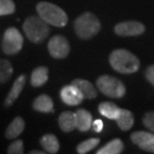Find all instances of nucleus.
Here are the masks:
<instances>
[{
    "label": "nucleus",
    "instance_id": "obj_1",
    "mask_svg": "<svg viewBox=\"0 0 154 154\" xmlns=\"http://www.w3.org/2000/svg\"><path fill=\"white\" fill-rule=\"evenodd\" d=\"M110 65L115 71L122 74L135 73L140 67V61L133 53L126 49H116L109 56Z\"/></svg>",
    "mask_w": 154,
    "mask_h": 154
},
{
    "label": "nucleus",
    "instance_id": "obj_2",
    "mask_svg": "<svg viewBox=\"0 0 154 154\" xmlns=\"http://www.w3.org/2000/svg\"><path fill=\"white\" fill-rule=\"evenodd\" d=\"M36 10L39 16L45 22L55 27H64L67 24L68 17L65 11L59 6L49 2H39L36 6Z\"/></svg>",
    "mask_w": 154,
    "mask_h": 154
},
{
    "label": "nucleus",
    "instance_id": "obj_3",
    "mask_svg": "<svg viewBox=\"0 0 154 154\" xmlns=\"http://www.w3.org/2000/svg\"><path fill=\"white\" fill-rule=\"evenodd\" d=\"M48 25L40 16H30L24 21L23 30L30 41L41 43L48 37L50 32Z\"/></svg>",
    "mask_w": 154,
    "mask_h": 154
},
{
    "label": "nucleus",
    "instance_id": "obj_4",
    "mask_svg": "<svg viewBox=\"0 0 154 154\" xmlns=\"http://www.w3.org/2000/svg\"><path fill=\"white\" fill-rule=\"evenodd\" d=\"M74 29L79 38L89 39L100 31L101 24L93 13L85 12L76 18L74 22Z\"/></svg>",
    "mask_w": 154,
    "mask_h": 154
},
{
    "label": "nucleus",
    "instance_id": "obj_5",
    "mask_svg": "<svg viewBox=\"0 0 154 154\" xmlns=\"http://www.w3.org/2000/svg\"><path fill=\"white\" fill-rule=\"evenodd\" d=\"M101 93L111 98H121L126 93V87L118 78L110 75H102L96 81Z\"/></svg>",
    "mask_w": 154,
    "mask_h": 154
},
{
    "label": "nucleus",
    "instance_id": "obj_6",
    "mask_svg": "<svg viewBox=\"0 0 154 154\" xmlns=\"http://www.w3.org/2000/svg\"><path fill=\"white\" fill-rule=\"evenodd\" d=\"M23 46V36L17 28L10 27L5 31L2 40V49L4 53L13 55L18 53Z\"/></svg>",
    "mask_w": 154,
    "mask_h": 154
},
{
    "label": "nucleus",
    "instance_id": "obj_7",
    "mask_svg": "<svg viewBox=\"0 0 154 154\" xmlns=\"http://www.w3.org/2000/svg\"><path fill=\"white\" fill-rule=\"evenodd\" d=\"M48 51L53 58L63 59L68 56L70 52L69 42L64 36L55 35L48 42Z\"/></svg>",
    "mask_w": 154,
    "mask_h": 154
},
{
    "label": "nucleus",
    "instance_id": "obj_8",
    "mask_svg": "<svg viewBox=\"0 0 154 154\" xmlns=\"http://www.w3.org/2000/svg\"><path fill=\"white\" fill-rule=\"evenodd\" d=\"M114 31L117 35L122 37H130V36L141 35L145 31V26L139 21H124L116 24Z\"/></svg>",
    "mask_w": 154,
    "mask_h": 154
},
{
    "label": "nucleus",
    "instance_id": "obj_9",
    "mask_svg": "<svg viewBox=\"0 0 154 154\" xmlns=\"http://www.w3.org/2000/svg\"><path fill=\"white\" fill-rule=\"evenodd\" d=\"M131 141L139 147L140 149L145 151L154 153V134L153 132L146 131H136L131 134Z\"/></svg>",
    "mask_w": 154,
    "mask_h": 154
},
{
    "label": "nucleus",
    "instance_id": "obj_10",
    "mask_svg": "<svg viewBox=\"0 0 154 154\" xmlns=\"http://www.w3.org/2000/svg\"><path fill=\"white\" fill-rule=\"evenodd\" d=\"M60 98L64 103L69 106H76L80 104L84 99L80 91L77 89L76 86L73 84L66 85L61 89Z\"/></svg>",
    "mask_w": 154,
    "mask_h": 154
},
{
    "label": "nucleus",
    "instance_id": "obj_11",
    "mask_svg": "<svg viewBox=\"0 0 154 154\" xmlns=\"http://www.w3.org/2000/svg\"><path fill=\"white\" fill-rule=\"evenodd\" d=\"M25 82H26L25 75L22 74L17 77L16 80H15L13 83V85H12L10 91H9L7 97H6V99H5V102H4L5 107H10L12 104L16 101L17 98L19 97L21 91H22L24 85H25Z\"/></svg>",
    "mask_w": 154,
    "mask_h": 154
},
{
    "label": "nucleus",
    "instance_id": "obj_12",
    "mask_svg": "<svg viewBox=\"0 0 154 154\" xmlns=\"http://www.w3.org/2000/svg\"><path fill=\"white\" fill-rule=\"evenodd\" d=\"M71 84L76 86L77 89L80 91V93L82 94V96L86 98V99H93L97 96V90L96 88L92 85V83L85 79L77 78L72 81Z\"/></svg>",
    "mask_w": 154,
    "mask_h": 154
},
{
    "label": "nucleus",
    "instance_id": "obj_13",
    "mask_svg": "<svg viewBox=\"0 0 154 154\" xmlns=\"http://www.w3.org/2000/svg\"><path fill=\"white\" fill-rule=\"evenodd\" d=\"M60 129L64 132H71L76 128L77 121H76V113L71 111L62 112L58 118Z\"/></svg>",
    "mask_w": 154,
    "mask_h": 154
},
{
    "label": "nucleus",
    "instance_id": "obj_14",
    "mask_svg": "<svg viewBox=\"0 0 154 154\" xmlns=\"http://www.w3.org/2000/svg\"><path fill=\"white\" fill-rule=\"evenodd\" d=\"M76 113V128L81 132H86L92 126V115L85 109H78Z\"/></svg>",
    "mask_w": 154,
    "mask_h": 154
},
{
    "label": "nucleus",
    "instance_id": "obj_15",
    "mask_svg": "<svg viewBox=\"0 0 154 154\" xmlns=\"http://www.w3.org/2000/svg\"><path fill=\"white\" fill-rule=\"evenodd\" d=\"M25 127V122L21 117H16L13 119L5 131V136L7 139H14L22 133Z\"/></svg>",
    "mask_w": 154,
    "mask_h": 154
},
{
    "label": "nucleus",
    "instance_id": "obj_16",
    "mask_svg": "<svg viewBox=\"0 0 154 154\" xmlns=\"http://www.w3.org/2000/svg\"><path fill=\"white\" fill-rule=\"evenodd\" d=\"M33 108L36 111L43 112V113H48V112H53V101L48 95L42 94L38 96L33 102Z\"/></svg>",
    "mask_w": 154,
    "mask_h": 154
},
{
    "label": "nucleus",
    "instance_id": "obj_17",
    "mask_svg": "<svg viewBox=\"0 0 154 154\" xmlns=\"http://www.w3.org/2000/svg\"><path fill=\"white\" fill-rule=\"evenodd\" d=\"M118 127L123 131H128L134 124L133 114L127 109H121L118 117L115 119Z\"/></svg>",
    "mask_w": 154,
    "mask_h": 154
},
{
    "label": "nucleus",
    "instance_id": "obj_18",
    "mask_svg": "<svg viewBox=\"0 0 154 154\" xmlns=\"http://www.w3.org/2000/svg\"><path fill=\"white\" fill-rule=\"evenodd\" d=\"M120 109L118 106L113 102H109V101H105L99 104L98 106V111L102 116L106 117L108 119H116L120 113Z\"/></svg>",
    "mask_w": 154,
    "mask_h": 154
},
{
    "label": "nucleus",
    "instance_id": "obj_19",
    "mask_svg": "<svg viewBox=\"0 0 154 154\" xmlns=\"http://www.w3.org/2000/svg\"><path fill=\"white\" fill-rule=\"evenodd\" d=\"M40 144L47 153H57L59 150V142L57 137L53 134H45L40 139Z\"/></svg>",
    "mask_w": 154,
    "mask_h": 154
},
{
    "label": "nucleus",
    "instance_id": "obj_20",
    "mask_svg": "<svg viewBox=\"0 0 154 154\" xmlns=\"http://www.w3.org/2000/svg\"><path fill=\"white\" fill-rule=\"evenodd\" d=\"M48 80V69L45 66H40L33 70L31 73V85L34 87H40L44 85Z\"/></svg>",
    "mask_w": 154,
    "mask_h": 154
},
{
    "label": "nucleus",
    "instance_id": "obj_21",
    "mask_svg": "<svg viewBox=\"0 0 154 154\" xmlns=\"http://www.w3.org/2000/svg\"><path fill=\"white\" fill-rule=\"evenodd\" d=\"M124 145L121 139H113L109 141L105 146H103L102 148H100L97 151V154H119L123 151Z\"/></svg>",
    "mask_w": 154,
    "mask_h": 154
},
{
    "label": "nucleus",
    "instance_id": "obj_22",
    "mask_svg": "<svg viewBox=\"0 0 154 154\" xmlns=\"http://www.w3.org/2000/svg\"><path fill=\"white\" fill-rule=\"evenodd\" d=\"M13 73V68L8 60L0 59V83L8 81Z\"/></svg>",
    "mask_w": 154,
    "mask_h": 154
},
{
    "label": "nucleus",
    "instance_id": "obj_23",
    "mask_svg": "<svg viewBox=\"0 0 154 154\" xmlns=\"http://www.w3.org/2000/svg\"><path fill=\"white\" fill-rule=\"evenodd\" d=\"M100 142L99 138H90L85 141H83L77 146V152L79 154H84L89 151H91L92 149H94Z\"/></svg>",
    "mask_w": 154,
    "mask_h": 154
},
{
    "label": "nucleus",
    "instance_id": "obj_24",
    "mask_svg": "<svg viewBox=\"0 0 154 154\" xmlns=\"http://www.w3.org/2000/svg\"><path fill=\"white\" fill-rule=\"evenodd\" d=\"M15 12V4L13 0H0V16L9 15Z\"/></svg>",
    "mask_w": 154,
    "mask_h": 154
},
{
    "label": "nucleus",
    "instance_id": "obj_25",
    "mask_svg": "<svg viewBox=\"0 0 154 154\" xmlns=\"http://www.w3.org/2000/svg\"><path fill=\"white\" fill-rule=\"evenodd\" d=\"M7 152L9 154H22L24 152L22 140H16L15 142L11 143L8 147Z\"/></svg>",
    "mask_w": 154,
    "mask_h": 154
},
{
    "label": "nucleus",
    "instance_id": "obj_26",
    "mask_svg": "<svg viewBox=\"0 0 154 154\" xmlns=\"http://www.w3.org/2000/svg\"><path fill=\"white\" fill-rule=\"evenodd\" d=\"M143 124L154 133V111L147 112L143 117Z\"/></svg>",
    "mask_w": 154,
    "mask_h": 154
},
{
    "label": "nucleus",
    "instance_id": "obj_27",
    "mask_svg": "<svg viewBox=\"0 0 154 154\" xmlns=\"http://www.w3.org/2000/svg\"><path fill=\"white\" fill-rule=\"evenodd\" d=\"M145 77L148 81L154 85V65L149 66L145 71Z\"/></svg>",
    "mask_w": 154,
    "mask_h": 154
},
{
    "label": "nucleus",
    "instance_id": "obj_28",
    "mask_svg": "<svg viewBox=\"0 0 154 154\" xmlns=\"http://www.w3.org/2000/svg\"><path fill=\"white\" fill-rule=\"evenodd\" d=\"M103 122H102V120H100V119H96L95 121L92 122V126L91 127L93 128V130L95 132H97V133H99V132H101L103 130Z\"/></svg>",
    "mask_w": 154,
    "mask_h": 154
},
{
    "label": "nucleus",
    "instance_id": "obj_29",
    "mask_svg": "<svg viewBox=\"0 0 154 154\" xmlns=\"http://www.w3.org/2000/svg\"><path fill=\"white\" fill-rule=\"evenodd\" d=\"M45 152L44 151H36V150H32L30 154H44Z\"/></svg>",
    "mask_w": 154,
    "mask_h": 154
}]
</instances>
